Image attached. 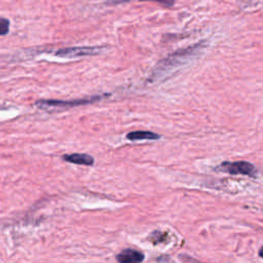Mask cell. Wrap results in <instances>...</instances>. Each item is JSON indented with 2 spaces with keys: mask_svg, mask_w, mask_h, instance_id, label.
Segmentation results:
<instances>
[{
  "mask_svg": "<svg viewBox=\"0 0 263 263\" xmlns=\"http://www.w3.org/2000/svg\"><path fill=\"white\" fill-rule=\"evenodd\" d=\"M203 48H204L203 43H200L194 45L193 47L175 52L172 55L168 56L166 59L159 61V63L156 65L150 80H155L156 78H159L163 73H167L169 70L175 69L180 65H183L185 63V61L189 60L191 57L199 53Z\"/></svg>",
  "mask_w": 263,
  "mask_h": 263,
  "instance_id": "1",
  "label": "cell"
},
{
  "mask_svg": "<svg viewBox=\"0 0 263 263\" xmlns=\"http://www.w3.org/2000/svg\"><path fill=\"white\" fill-rule=\"evenodd\" d=\"M109 95H98L93 97H88L84 99H76V100H39L36 102V106L39 108H71L77 107L82 105L92 104L98 101L103 100L105 97Z\"/></svg>",
  "mask_w": 263,
  "mask_h": 263,
  "instance_id": "2",
  "label": "cell"
},
{
  "mask_svg": "<svg viewBox=\"0 0 263 263\" xmlns=\"http://www.w3.org/2000/svg\"><path fill=\"white\" fill-rule=\"evenodd\" d=\"M218 170L230 175H244L249 177H256L258 174L256 167L248 161H233V163L224 161L219 166Z\"/></svg>",
  "mask_w": 263,
  "mask_h": 263,
  "instance_id": "3",
  "label": "cell"
},
{
  "mask_svg": "<svg viewBox=\"0 0 263 263\" xmlns=\"http://www.w3.org/2000/svg\"><path fill=\"white\" fill-rule=\"evenodd\" d=\"M104 47H72V48H64L57 51L56 55L63 58H77L84 56H93L98 55L102 51H104Z\"/></svg>",
  "mask_w": 263,
  "mask_h": 263,
  "instance_id": "4",
  "label": "cell"
},
{
  "mask_svg": "<svg viewBox=\"0 0 263 263\" xmlns=\"http://www.w3.org/2000/svg\"><path fill=\"white\" fill-rule=\"evenodd\" d=\"M144 258L142 253L133 249L124 250L116 256L118 263H142Z\"/></svg>",
  "mask_w": 263,
  "mask_h": 263,
  "instance_id": "5",
  "label": "cell"
},
{
  "mask_svg": "<svg viewBox=\"0 0 263 263\" xmlns=\"http://www.w3.org/2000/svg\"><path fill=\"white\" fill-rule=\"evenodd\" d=\"M63 159L68 163L80 165V166H88L91 167L94 165V158L93 156L89 154L84 153H72V154H66L63 156Z\"/></svg>",
  "mask_w": 263,
  "mask_h": 263,
  "instance_id": "6",
  "label": "cell"
},
{
  "mask_svg": "<svg viewBox=\"0 0 263 263\" xmlns=\"http://www.w3.org/2000/svg\"><path fill=\"white\" fill-rule=\"evenodd\" d=\"M127 139L131 141H139V140H158L160 136L153 132L149 131H136L131 132L127 135Z\"/></svg>",
  "mask_w": 263,
  "mask_h": 263,
  "instance_id": "7",
  "label": "cell"
},
{
  "mask_svg": "<svg viewBox=\"0 0 263 263\" xmlns=\"http://www.w3.org/2000/svg\"><path fill=\"white\" fill-rule=\"evenodd\" d=\"M128 2H131V0H109V4H112V5H119V4H124V3H128ZM142 2H148V0H142ZM149 2H156L158 4H161L164 5L166 7H172L176 0H149Z\"/></svg>",
  "mask_w": 263,
  "mask_h": 263,
  "instance_id": "8",
  "label": "cell"
},
{
  "mask_svg": "<svg viewBox=\"0 0 263 263\" xmlns=\"http://www.w3.org/2000/svg\"><path fill=\"white\" fill-rule=\"evenodd\" d=\"M10 24V20H8L7 18H0V36L9 33Z\"/></svg>",
  "mask_w": 263,
  "mask_h": 263,
  "instance_id": "9",
  "label": "cell"
},
{
  "mask_svg": "<svg viewBox=\"0 0 263 263\" xmlns=\"http://www.w3.org/2000/svg\"><path fill=\"white\" fill-rule=\"evenodd\" d=\"M259 256L263 259V247L260 249V251H259Z\"/></svg>",
  "mask_w": 263,
  "mask_h": 263,
  "instance_id": "10",
  "label": "cell"
}]
</instances>
